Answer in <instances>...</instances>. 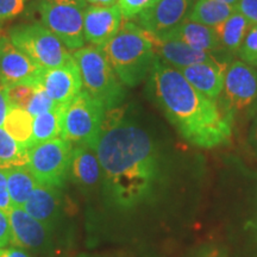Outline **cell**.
<instances>
[{
    "mask_svg": "<svg viewBox=\"0 0 257 257\" xmlns=\"http://www.w3.org/2000/svg\"><path fill=\"white\" fill-rule=\"evenodd\" d=\"M86 4L96 5V6H111L117 5L119 0H83Z\"/></svg>",
    "mask_w": 257,
    "mask_h": 257,
    "instance_id": "obj_37",
    "label": "cell"
},
{
    "mask_svg": "<svg viewBox=\"0 0 257 257\" xmlns=\"http://www.w3.org/2000/svg\"><path fill=\"white\" fill-rule=\"evenodd\" d=\"M238 54L243 62L257 67V24L251 25Z\"/></svg>",
    "mask_w": 257,
    "mask_h": 257,
    "instance_id": "obj_28",
    "label": "cell"
},
{
    "mask_svg": "<svg viewBox=\"0 0 257 257\" xmlns=\"http://www.w3.org/2000/svg\"><path fill=\"white\" fill-rule=\"evenodd\" d=\"M68 176L83 188L94 187L102 179L101 166L95 149L87 146L73 147Z\"/></svg>",
    "mask_w": 257,
    "mask_h": 257,
    "instance_id": "obj_19",
    "label": "cell"
},
{
    "mask_svg": "<svg viewBox=\"0 0 257 257\" xmlns=\"http://www.w3.org/2000/svg\"><path fill=\"white\" fill-rule=\"evenodd\" d=\"M197 257H226L225 252L218 246H206L199 252Z\"/></svg>",
    "mask_w": 257,
    "mask_h": 257,
    "instance_id": "obj_36",
    "label": "cell"
},
{
    "mask_svg": "<svg viewBox=\"0 0 257 257\" xmlns=\"http://www.w3.org/2000/svg\"><path fill=\"white\" fill-rule=\"evenodd\" d=\"M4 173L12 206L23 207L25 201L40 184L31 174L28 166L12 167L5 169Z\"/></svg>",
    "mask_w": 257,
    "mask_h": 257,
    "instance_id": "obj_22",
    "label": "cell"
},
{
    "mask_svg": "<svg viewBox=\"0 0 257 257\" xmlns=\"http://www.w3.org/2000/svg\"><path fill=\"white\" fill-rule=\"evenodd\" d=\"M10 244H12L11 224L8 212L0 210V249L6 248Z\"/></svg>",
    "mask_w": 257,
    "mask_h": 257,
    "instance_id": "obj_32",
    "label": "cell"
},
{
    "mask_svg": "<svg viewBox=\"0 0 257 257\" xmlns=\"http://www.w3.org/2000/svg\"><path fill=\"white\" fill-rule=\"evenodd\" d=\"M56 106V102L47 94V92L44 91L43 87L38 83L36 92H35L34 96L31 98V100L27 106V108H25V111H28L32 117H36L38 114L51 111L53 108H55Z\"/></svg>",
    "mask_w": 257,
    "mask_h": 257,
    "instance_id": "obj_27",
    "label": "cell"
},
{
    "mask_svg": "<svg viewBox=\"0 0 257 257\" xmlns=\"http://www.w3.org/2000/svg\"><path fill=\"white\" fill-rule=\"evenodd\" d=\"M87 8L83 0H38L42 24L53 32L68 50L85 46L83 15Z\"/></svg>",
    "mask_w": 257,
    "mask_h": 257,
    "instance_id": "obj_6",
    "label": "cell"
},
{
    "mask_svg": "<svg viewBox=\"0 0 257 257\" xmlns=\"http://www.w3.org/2000/svg\"><path fill=\"white\" fill-rule=\"evenodd\" d=\"M234 10L243 15L252 25L257 24V0H238L234 4Z\"/></svg>",
    "mask_w": 257,
    "mask_h": 257,
    "instance_id": "obj_31",
    "label": "cell"
},
{
    "mask_svg": "<svg viewBox=\"0 0 257 257\" xmlns=\"http://www.w3.org/2000/svg\"><path fill=\"white\" fill-rule=\"evenodd\" d=\"M148 85L166 117L187 142L204 149L230 142L232 121L217 101L193 87L180 70L157 59Z\"/></svg>",
    "mask_w": 257,
    "mask_h": 257,
    "instance_id": "obj_2",
    "label": "cell"
},
{
    "mask_svg": "<svg viewBox=\"0 0 257 257\" xmlns=\"http://www.w3.org/2000/svg\"><path fill=\"white\" fill-rule=\"evenodd\" d=\"M66 107L67 105H57L51 111L34 117V120H32V137L28 146V149L40 143L61 137Z\"/></svg>",
    "mask_w": 257,
    "mask_h": 257,
    "instance_id": "obj_21",
    "label": "cell"
},
{
    "mask_svg": "<svg viewBox=\"0 0 257 257\" xmlns=\"http://www.w3.org/2000/svg\"><path fill=\"white\" fill-rule=\"evenodd\" d=\"M229 62L197 63L178 69L185 79L211 100L217 101L223 91Z\"/></svg>",
    "mask_w": 257,
    "mask_h": 257,
    "instance_id": "obj_16",
    "label": "cell"
},
{
    "mask_svg": "<svg viewBox=\"0 0 257 257\" xmlns=\"http://www.w3.org/2000/svg\"><path fill=\"white\" fill-rule=\"evenodd\" d=\"M219 2H223V3H226V4H231V5H234L236 4L238 0H219Z\"/></svg>",
    "mask_w": 257,
    "mask_h": 257,
    "instance_id": "obj_38",
    "label": "cell"
},
{
    "mask_svg": "<svg viewBox=\"0 0 257 257\" xmlns=\"http://www.w3.org/2000/svg\"><path fill=\"white\" fill-rule=\"evenodd\" d=\"M123 24L119 5H89L83 15V37L92 46L102 47L113 38Z\"/></svg>",
    "mask_w": 257,
    "mask_h": 257,
    "instance_id": "obj_12",
    "label": "cell"
},
{
    "mask_svg": "<svg viewBox=\"0 0 257 257\" xmlns=\"http://www.w3.org/2000/svg\"><path fill=\"white\" fill-rule=\"evenodd\" d=\"M157 37L180 41L195 49L208 51L216 55L219 53H225L213 28L195 23L189 21L188 18L166 35Z\"/></svg>",
    "mask_w": 257,
    "mask_h": 257,
    "instance_id": "obj_18",
    "label": "cell"
},
{
    "mask_svg": "<svg viewBox=\"0 0 257 257\" xmlns=\"http://www.w3.org/2000/svg\"><path fill=\"white\" fill-rule=\"evenodd\" d=\"M234 11V5L226 4L219 0H197L187 18L195 23L216 28L229 18Z\"/></svg>",
    "mask_w": 257,
    "mask_h": 257,
    "instance_id": "obj_23",
    "label": "cell"
},
{
    "mask_svg": "<svg viewBox=\"0 0 257 257\" xmlns=\"http://www.w3.org/2000/svg\"><path fill=\"white\" fill-rule=\"evenodd\" d=\"M100 48L118 78L128 87L142 82L157 60L149 32L127 19L117 35Z\"/></svg>",
    "mask_w": 257,
    "mask_h": 257,
    "instance_id": "obj_3",
    "label": "cell"
},
{
    "mask_svg": "<svg viewBox=\"0 0 257 257\" xmlns=\"http://www.w3.org/2000/svg\"><path fill=\"white\" fill-rule=\"evenodd\" d=\"M9 108H10V104L8 100V96H6L5 86L0 82V127H3V125H4Z\"/></svg>",
    "mask_w": 257,
    "mask_h": 257,
    "instance_id": "obj_33",
    "label": "cell"
},
{
    "mask_svg": "<svg viewBox=\"0 0 257 257\" xmlns=\"http://www.w3.org/2000/svg\"><path fill=\"white\" fill-rule=\"evenodd\" d=\"M28 165V149L19 144L0 127V168L3 170L12 167Z\"/></svg>",
    "mask_w": 257,
    "mask_h": 257,
    "instance_id": "obj_25",
    "label": "cell"
},
{
    "mask_svg": "<svg viewBox=\"0 0 257 257\" xmlns=\"http://www.w3.org/2000/svg\"><path fill=\"white\" fill-rule=\"evenodd\" d=\"M154 50L157 59L173 68L181 69L184 67L197 63H220L227 62L218 59L216 54L192 48L180 41L161 38L150 34Z\"/></svg>",
    "mask_w": 257,
    "mask_h": 257,
    "instance_id": "obj_14",
    "label": "cell"
},
{
    "mask_svg": "<svg viewBox=\"0 0 257 257\" xmlns=\"http://www.w3.org/2000/svg\"><path fill=\"white\" fill-rule=\"evenodd\" d=\"M8 36L43 69L57 68L73 59L67 47L42 23L16 25L10 29Z\"/></svg>",
    "mask_w": 257,
    "mask_h": 257,
    "instance_id": "obj_5",
    "label": "cell"
},
{
    "mask_svg": "<svg viewBox=\"0 0 257 257\" xmlns=\"http://www.w3.org/2000/svg\"><path fill=\"white\" fill-rule=\"evenodd\" d=\"M36 88L37 85H29V83H18V85L5 87L10 106L25 110L35 92H36Z\"/></svg>",
    "mask_w": 257,
    "mask_h": 257,
    "instance_id": "obj_26",
    "label": "cell"
},
{
    "mask_svg": "<svg viewBox=\"0 0 257 257\" xmlns=\"http://www.w3.org/2000/svg\"><path fill=\"white\" fill-rule=\"evenodd\" d=\"M159 2L160 0H119L118 5L123 17L128 21L154 8Z\"/></svg>",
    "mask_w": 257,
    "mask_h": 257,
    "instance_id": "obj_29",
    "label": "cell"
},
{
    "mask_svg": "<svg viewBox=\"0 0 257 257\" xmlns=\"http://www.w3.org/2000/svg\"><path fill=\"white\" fill-rule=\"evenodd\" d=\"M0 257H30V255L23 248L14 245L11 248L6 246L0 249Z\"/></svg>",
    "mask_w": 257,
    "mask_h": 257,
    "instance_id": "obj_34",
    "label": "cell"
},
{
    "mask_svg": "<svg viewBox=\"0 0 257 257\" xmlns=\"http://www.w3.org/2000/svg\"><path fill=\"white\" fill-rule=\"evenodd\" d=\"M218 100L220 110L232 123L234 115L251 107L257 100L255 67L243 61H233L226 70L224 87Z\"/></svg>",
    "mask_w": 257,
    "mask_h": 257,
    "instance_id": "obj_9",
    "label": "cell"
},
{
    "mask_svg": "<svg viewBox=\"0 0 257 257\" xmlns=\"http://www.w3.org/2000/svg\"><path fill=\"white\" fill-rule=\"evenodd\" d=\"M193 5L194 0H160L134 21L154 36H163L187 19Z\"/></svg>",
    "mask_w": 257,
    "mask_h": 257,
    "instance_id": "obj_11",
    "label": "cell"
},
{
    "mask_svg": "<svg viewBox=\"0 0 257 257\" xmlns=\"http://www.w3.org/2000/svg\"><path fill=\"white\" fill-rule=\"evenodd\" d=\"M73 146L62 137L28 149V168L38 184L61 188L69 172Z\"/></svg>",
    "mask_w": 257,
    "mask_h": 257,
    "instance_id": "obj_8",
    "label": "cell"
},
{
    "mask_svg": "<svg viewBox=\"0 0 257 257\" xmlns=\"http://www.w3.org/2000/svg\"><path fill=\"white\" fill-rule=\"evenodd\" d=\"M8 216L14 245L31 250H38L47 245L51 230L49 226L31 217L23 207L11 206Z\"/></svg>",
    "mask_w": 257,
    "mask_h": 257,
    "instance_id": "obj_15",
    "label": "cell"
},
{
    "mask_svg": "<svg viewBox=\"0 0 257 257\" xmlns=\"http://www.w3.org/2000/svg\"><path fill=\"white\" fill-rule=\"evenodd\" d=\"M38 83L57 105H68L82 89V80L74 59L57 68L43 69Z\"/></svg>",
    "mask_w": 257,
    "mask_h": 257,
    "instance_id": "obj_13",
    "label": "cell"
},
{
    "mask_svg": "<svg viewBox=\"0 0 257 257\" xmlns=\"http://www.w3.org/2000/svg\"><path fill=\"white\" fill-rule=\"evenodd\" d=\"M249 140L257 154V107H255V110H253L251 126H250V131H249Z\"/></svg>",
    "mask_w": 257,
    "mask_h": 257,
    "instance_id": "obj_35",
    "label": "cell"
},
{
    "mask_svg": "<svg viewBox=\"0 0 257 257\" xmlns=\"http://www.w3.org/2000/svg\"><path fill=\"white\" fill-rule=\"evenodd\" d=\"M32 120L34 117L28 111L10 106L3 128L16 142L28 149L32 137Z\"/></svg>",
    "mask_w": 257,
    "mask_h": 257,
    "instance_id": "obj_24",
    "label": "cell"
},
{
    "mask_svg": "<svg viewBox=\"0 0 257 257\" xmlns=\"http://www.w3.org/2000/svg\"><path fill=\"white\" fill-rule=\"evenodd\" d=\"M24 5L25 0H0V24L21 15Z\"/></svg>",
    "mask_w": 257,
    "mask_h": 257,
    "instance_id": "obj_30",
    "label": "cell"
},
{
    "mask_svg": "<svg viewBox=\"0 0 257 257\" xmlns=\"http://www.w3.org/2000/svg\"><path fill=\"white\" fill-rule=\"evenodd\" d=\"M82 80V91L106 111L119 107L125 98L123 82L106 59L100 47H82L72 54Z\"/></svg>",
    "mask_w": 257,
    "mask_h": 257,
    "instance_id": "obj_4",
    "label": "cell"
},
{
    "mask_svg": "<svg viewBox=\"0 0 257 257\" xmlns=\"http://www.w3.org/2000/svg\"><path fill=\"white\" fill-rule=\"evenodd\" d=\"M63 197L59 187L38 185L25 201L23 210L53 229L62 212Z\"/></svg>",
    "mask_w": 257,
    "mask_h": 257,
    "instance_id": "obj_17",
    "label": "cell"
},
{
    "mask_svg": "<svg viewBox=\"0 0 257 257\" xmlns=\"http://www.w3.org/2000/svg\"><path fill=\"white\" fill-rule=\"evenodd\" d=\"M251 25L252 24L243 15L234 11L229 18L225 19L223 23L213 29L223 50L229 54H236L242 47L244 38Z\"/></svg>",
    "mask_w": 257,
    "mask_h": 257,
    "instance_id": "obj_20",
    "label": "cell"
},
{
    "mask_svg": "<svg viewBox=\"0 0 257 257\" xmlns=\"http://www.w3.org/2000/svg\"><path fill=\"white\" fill-rule=\"evenodd\" d=\"M95 152L106 191L117 206L133 208L150 197L160 174L156 144L120 107L105 112Z\"/></svg>",
    "mask_w": 257,
    "mask_h": 257,
    "instance_id": "obj_1",
    "label": "cell"
},
{
    "mask_svg": "<svg viewBox=\"0 0 257 257\" xmlns=\"http://www.w3.org/2000/svg\"><path fill=\"white\" fill-rule=\"evenodd\" d=\"M255 232H256V245H257V221H256V225H255Z\"/></svg>",
    "mask_w": 257,
    "mask_h": 257,
    "instance_id": "obj_39",
    "label": "cell"
},
{
    "mask_svg": "<svg viewBox=\"0 0 257 257\" xmlns=\"http://www.w3.org/2000/svg\"><path fill=\"white\" fill-rule=\"evenodd\" d=\"M43 68L12 43L9 36L0 37V82L9 87L18 83L38 85Z\"/></svg>",
    "mask_w": 257,
    "mask_h": 257,
    "instance_id": "obj_10",
    "label": "cell"
},
{
    "mask_svg": "<svg viewBox=\"0 0 257 257\" xmlns=\"http://www.w3.org/2000/svg\"><path fill=\"white\" fill-rule=\"evenodd\" d=\"M106 110L85 91L79 93L67 105L63 115L61 137L75 146L95 149L100 137Z\"/></svg>",
    "mask_w": 257,
    "mask_h": 257,
    "instance_id": "obj_7",
    "label": "cell"
}]
</instances>
